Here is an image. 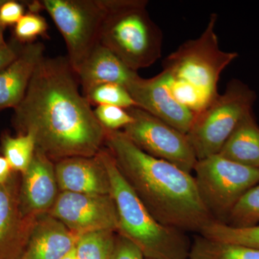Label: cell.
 <instances>
[{"label": "cell", "instance_id": "cell-9", "mask_svg": "<svg viewBox=\"0 0 259 259\" xmlns=\"http://www.w3.org/2000/svg\"><path fill=\"white\" fill-rule=\"evenodd\" d=\"M127 110L133 121L122 131L137 147L184 171H193L197 158L187 135L140 107Z\"/></svg>", "mask_w": 259, "mask_h": 259}, {"label": "cell", "instance_id": "cell-7", "mask_svg": "<svg viewBox=\"0 0 259 259\" xmlns=\"http://www.w3.org/2000/svg\"><path fill=\"white\" fill-rule=\"evenodd\" d=\"M193 171L204 207L213 221L225 224L238 201L259 183L258 168L230 161L218 153L198 160Z\"/></svg>", "mask_w": 259, "mask_h": 259}, {"label": "cell", "instance_id": "cell-21", "mask_svg": "<svg viewBox=\"0 0 259 259\" xmlns=\"http://www.w3.org/2000/svg\"><path fill=\"white\" fill-rule=\"evenodd\" d=\"M199 234L209 239L245 245L259 250V224L245 228H235L212 221L204 227Z\"/></svg>", "mask_w": 259, "mask_h": 259}, {"label": "cell", "instance_id": "cell-22", "mask_svg": "<svg viewBox=\"0 0 259 259\" xmlns=\"http://www.w3.org/2000/svg\"><path fill=\"white\" fill-rule=\"evenodd\" d=\"M116 234L112 231L90 232L78 238L74 251L78 259H111Z\"/></svg>", "mask_w": 259, "mask_h": 259}, {"label": "cell", "instance_id": "cell-32", "mask_svg": "<svg viewBox=\"0 0 259 259\" xmlns=\"http://www.w3.org/2000/svg\"><path fill=\"white\" fill-rule=\"evenodd\" d=\"M5 27L1 23H0V47H4L6 45L7 41H5L4 32Z\"/></svg>", "mask_w": 259, "mask_h": 259}, {"label": "cell", "instance_id": "cell-18", "mask_svg": "<svg viewBox=\"0 0 259 259\" xmlns=\"http://www.w3.org/2000/svg\"><path fill=\"white\" fill-rule=\"evenodd\" d=\"M218 154L230 161L259 169V125L253 111L242 119Z\"/></svg>", "mask_w": 259, "mask_h": 259}, {"label": "cell", "instance_id": "cell-34", "mask_svg": "<svg viewBox=\"0 0 259 259\" xmlns=\"http://www.w3.org/2000/svg\"><path fill=\"white\" fill-rule=\"evenodd\" d=\"M6 0H0V8L3 6V5L4 4Z\"/></svg>", "mask_w": 259, "mask_h": 259}, {"label": "cell", "instance_id": "cell-29", "mask_svg": "<svg viewBox=\"0 0 259 259\" xmlns=\"http://www.w3.org/2000/svg\"><path fill=\"white\" fill-rule=\"evenodd\" d=\"M24 14L22 3L14 0H6L0 8V23L6 28L18 23Z\"/></svg>", "mask_w": 259, "mask_h": 259}, {"label": "cell", "instance_id": "cell-23", "mask_svg": "<svg viewBox=\"0 0 259 259\" xmlns=\"http://www.w3.org/2000/svg\"><path fill=\"white\" fill-rule=\"evenodd\" d=\"M168 74L167 84L172 96L194 115L202 112L212 103L208 97L194 85L185 80L172 77L168 73Z\"/></svg>", "mask_w": 259, "mask_h": 259}, {"label": "cell", "instance_id": "cell-8", "mask_svg": "<svg viewBox=\"0 0 259 259\" xmlns=\"http://www.w3.org/2000/svg\"><path fill=\"white\" fill-rule=\"evenodd\" d=\"M111 0H42L64 37L66 56L75 72L100 42V32Z\"/></svg>", "mask_w": 259, "mask_h": 259}, {"label": "cell", "instance_id": "cell-14", "mask_svg": "<svg viewBox=\"0 0 259 259\" xmlns=\"http://www.w3.org/2000/svg\"><path fill=\"white\" fill-rule=\"evenodd\" d=\"M55 172L60 192L90 194H110L106 168L99 157L75 156L56 162Z\"/></svg>", "mask_w": 259, "mask_h": 259}, {"label": "cell", "instance_id": "cell-28", "mask_svg": "<svg viewBox=\"0 0 259 259\" xmlns=\"http://www.w3.org/2000/svg\"><path fill=\"white\" fill-rule=\"evenodd\" d=\"M111 259H146L144 253L133 242L117 233Z\"/></svg>", "mask_w": 259, "mask_h": 259}, {"label": "cell", "instance_id": "cell-24", "mask_svg": "<svg viewBox=\"0 0 259 259\" xmlns=\"http://www.w3.org/2000/svg\"><path fill=\"white\" fill-rule=\"evenodd\" d=\"M90 105H111L129 109L138 107L129 92L123 86L117 83H103L98 85L83 95Z\"/></svg>", "mask_w": 259, "mask_h": 259}, {"label": "cell", "instance_id": "cell-5", "mask_svg": "<svg viewBox=\"0 0 259 259\" xmlns=\"http://www.w3.org/2000/svg\"><path fill=\"white\" fill-rule=\"evenodd\" d=\"M256 98L253 89L233 79L227 84L224 93L194 115L187 136L197 161L220 152L242 119L253 111Z\"/></svg>", "mask_w": 259, "mask_h": 259}, {"label": "cell", "instance_id": "cell-20", "mask_svg": "<svg viewBox=\"0 0 259 259\" xmlns=\"http://www.w3.org/2000/svg\"><path fill=\"white\" fill-rule=\"evenodd\" d=\"M2 148L3 156L13 171L22 175L31 163L36 151V143L34 136L29 133L15 137L5 135L2 140Z\"/></svg>", "mask_w": 259, "mask_h": 259}, {"label": "cell", "instance_id": "cell-30", "mask_svg": "<svg viewBox=\"0 0 259 259\" xmlns=\"http://www.w3.org/2000/svg\"><path fill=\"white\" fill-rule=\"evenodd\" d=\"M25 45L13 37L9 41H7L6 45L0 47V71L20 55Z\"/></svg>", "mask_w": 259, "mask_h": 259}, {"label": "cell", "instance_id": "cell-11", "mask_svg": "<svg viewBox=\"0 0 259 259\" xmlns=\"http://www.w3.org/2000/svg\"><path fill=\"white\" fill-rule=\"evenodd\" d=\"M168 77L165 71L150 79L138 75L126 90L138 107L187 135L193 122L194 114L175 100L167 84Z\"/></svg>", "mask_w": 259, "mask_h": 259}, {"label": "cell", "instance_id": "cell-13", "mask_svg": "<svg viewBox=\"0 0 259 259\" xmlns=\"http://www.w3.org/2000/svg\"><path fill=\"white\" fill-rule=\"evenodd\" d=\"M59 192L54 161L36 150L28 169L21 175L20 200L23 212L32 218L49 213Z\"/></svg>", "mask_w": 259, "mask_h": 259}, {"label": "cell", "instance_id": "cell-1", "mask_svg": "<svg viewBox=\"0 0 259 259\" xmlns=\"http://www.w3.org/2000/svg\"><path fill=\"white\" fill-rule=\"evenodd\" d=\"M79 85L67 58L44 56L14 109L12 121L17 134H31L36 150L52 161L93 157L105 146L107 131Z\"/></svg>", "mask_w": 259, "mask_h": 259}, {"label": "cell", "instance_id": "cell-16", "mask_svg": "<svg viewBox=\"0 0 259 259\" xmlns=\"http://www.w3.org/2000/svg\"><path fill=\"white\" fill-rule=\"evenodd\" d=\"M44 51L41 42L25 44L20 55L0 71V110L15 109L23 100Z\"/></svg>", "mask_w": 259, "mask_h": 259}, {"label": "cell", "instance_id": "cell-6", "mask_svg": "<svg viewBox=\"0 0 259 259\" xmlns=\"http://www.w3.org/2000/svg\"><path fill=\"white\" fill-rule=\"evenodd\" d=\"M218 15L211 14L203 32L184 42L163 62V71L198 88L211 102L219 95L218 83L227 66L238 57L221 50L215 32Z\"/></svg>", "mask_w": 259, "mask_h": 259}, {"label": "cell", "instance_id": "cell-17", "mask_svg": "<svg viewBox=\"0 0 259 259\" xmlns=\"http://www.w3.org/2000/svg\"><path fill=\"white\" fill-rule=\"evenodd\" d=\"M82 94L103 83H117L127 88L139 75L115 54L99 42L76 71Z\"/></svg>", "mask_w": 259, "mask_h": 259}, {"label": "cell", "instance_id": "cell-3", "mask_svg": "<svg viewBox=\"0 0 259 259\" xmlns=\"http://www.w3.org/2000/svg\"><path fill=\"white\" fill-rule=\"evenodd\" d=\"M106 168L115 202L118 231L137 245L146 259H188L191 243L185 233L158 222L116 165L105 148L98 153Z\"/></svg>", "mask_w": 259, "mask_h": 259}, {"label": "cell", "instance_id": "cell-26", "mask_svg": "<svg viewBox=\"0 0 259 259\" xmlns=\"http://www.w3.org/2000/svg\"><path fill=\"white\" fill-rule=\"evenodd\" d=\"M47 30L45 18L38 13L29 12L15 24V37L22 44H30L35 42L37 37L45 35Z\"/></svg>", "mask_w": 259, "mask_h": 259}, {"label": "cell", "instance_id": "cell-25", "mask_svg": "<svg viewBox=\"0 0 259 259\" xmlns=\"http://www.w3.org/2000/svg\"><path fill=\"white\" fill-rule=\"evenodd\" d=\"M226 224L245 228L259 224V183L241 197L231 211Z\"/></svg>", "mask_w": 259, "mask_h": 259}, {"label": "cell", "instance_id": "cell-33", "mask_svg": "<svg viewBox=\"0 0 259 259\" xmlns=\"http://www.w3.org/2000/svg\"><path fill=\"white\" fill-rule=\"evenodd\" d=\"M61 259H78L77 257H76V253H75L74 248Z\"/></svg>", "mask_w": 259, "mask_h": 259}, {"label": "cell", "instance_id": "cell-10", "mask_svg": "<svg viewBox=\"0 0 259 259\" xmlns=\"http://www.w3.org/2000/svg\"><path fill=\"white\" fill-rule=\"evenodd\" d=\"M49 214L77 236L98 231H118V218L111 194L60 192Z\"/></svg>", "mask_w": 259, "mask_h": 259}, {"label": "cell", "instance_id": "cell-4", "mask_svg": "<svg viewBox=\"0 0 259 259\" xmlns=\"http://www.w3.org/2000/svg\"><path fill=\"white\" fill-rule=\"evenodd\" d=\"M146 0H111L100 44L130 69L149 67L161 58L163 34L148 14Z\"/></svg>", "mask_w": 259, "mask_h": 259}, {"label": "cell", "instance_id": "cell-15", "mask_svg": "<svg viewBox=\"0 0 259 259\" xmlns=\"http://www.w3.org/2000/svg\"><path fill=\"white\" fill-rule=\"evenodd\" d=\"M79 236L49 213L37 216L21 259H61L74 249Z\"/></svg>", "mask_w": 259, "mask_h": 259}, {"label": "cell", "instance_id": "cell-31", "mask_svg": "<svg viewBox=\"0 0 259 259\" xmlns=\"http://www.w3.org/2000/svg\"><path fill=\"white\" fill-rule=\"evenodd\" d=\"M13 171L10 163L3 156H0V185L10 180Z\"/></svg>", "mask_w": 259, "mask_h": 259}, {"label": "cell", "instance_id": "cell-19", "mask_svg": "<svg viewBox=\"0 0 259 259\" xmlns=\"http://www.w3.org/2000/svg\"><path fill=\"white\" fill-rule=\"evenodd\" d=\"M188 259H259V250L200 235L191 243Z\"/></svg>", "mask_w": 259, "mask_h": 259}, {"label": "cell", "instance_id": "cell-27", "mask_svg": "<svg viewBox=\"0 0 259 259\" xmlns=\"http://www.w3.org/2000/svg\"><path fill=\"white\" fill-rule=\"evenodd\" d=\"M95 117L108 131H120L131 123L132 116L127 109L111 105H99L94 110Z\"/></svg>", "mask_w": 259, "mask_h": 259}, {"label": "cell", "instance_id": "cell-2", "mask_svg": "<svg viewBox=\"0 0 259 259\" xmlns=\"http://www.w3.org/2000/svg\"><path fill=\"white\" fill-rule=\"evenodd\" d=\"M105 146L158 222L184 233H199L213 221L191 173L145 153L122 131H107Z\"/></svg>", "mask_w": 259, "mask_h": 259}, {"label": "cell", "instance_id": "cell-12", "mask_svg": "<svg viewBox=\"0 0 259 259\" xmlns=\"http://www.w3.org/2000/svg\"><path fill=\"white\" fill-rule=\"evenodd\" d=\"M21 175L13 172L0 185V259H21L36 218L23 212L20 200Z\"/></svg>", "mask_w": 259, "mask_h": 259}]
</instances>
